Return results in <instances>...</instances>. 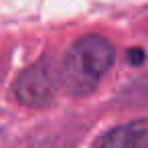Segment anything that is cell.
<instances>
[{"label":"cell","instance_id":"cell-1","mask_svg":"<svg viewBox=\"0 0 148 148\" xmlns=\"http://www.w3.org/2000/svg\"><path fill=\"white\" fill-rule=\"evenodd\" d=\"M114 63V47L99 35H85L71 45L65 55L61 85L71 95H87L95 89L103 73Z\"/></svg>","mask_w":148,"mask_h":148},{"label":"cell","instance_id":"cell-2","mask_svg":"<svg viewBox=\"0 0 148 148\" xmlns=\"http://www.w3.org/2000/svg\"><path fill=\"white\" fill-rule=\"evenodd\" d=\"M61 87V73L53 59H39L16 77L12 85L14 99L27 108H47L55 101Z\"/></svg>","mask_w":148,"mask_h":148},{"label":"cell","instance_id":"cell-3","mask_svg":"<svg viewBox=\"0 0 148 148\" xmlns=\"http://www.w3.org/2000/svg\"><path fill=\"white\" fill-rule=\"evenodd\" d=\"M93 148H148V118L108 130Z\"/></svg>","mask_w":148,"mask_h":148},{"label":"cell","instance_id":"cell-4","mask_svg":"<svg viewBox=\"0 0 148 148\" xmlns=\"http://www.w3.org/2000/svg\"><path fill=\"white\" fill-rule=\"evenodd\" d=\"M126 59H128L130 65H142V63L146 61V53L136 47V49H130V51L126 53Z\"/></svg>","mask_w":148,"mask_h":148}]
</instances>
